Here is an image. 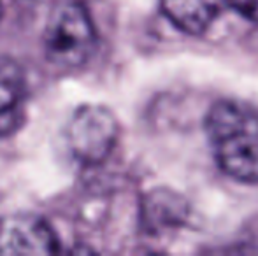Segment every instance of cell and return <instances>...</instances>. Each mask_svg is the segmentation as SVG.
<instances>
[{
    "mask_svg": "<svg viewBox=\"0 0 258 256\" xmlns=\"http://www.w3.org/2000/svg\"><path fill=\"white\" fill-rule=\"evenodd\" d=\"M206 132L221 170L239 183H258V113L239 100L209 109Z\"/></svg>",
    "mask_w": 258,
    "mask_h": 256,
    "instance_id": "cell-1",
    "label": "cell"
},
{
    "mask_svg": "<svg viewBox=\"0 0 258 256\" xmlns=\"http://www.w3.org/2000/svg\"><path fill=\"white\" fill-rule=\"evenodd\" d=\"M97 48V30L83 2L71 0L53 11L44 34L48 62L60 70L81 68Z\"/></svg>",
    "mask_w": 258,
    "mask_h": 256,
    "instance_id": "cell-2",
    "label": "cell"
},
{
    "mask_svg": "<svg viewBox=\"0 0 258 256\" xmlns=\"http://www.w3.org/2000/svg\"><path fill=\"white\" fill-rule=\"evenodd\" d=\"M119 137L116 116L104 106L79 107L67 127V142L76 160L97 165L112 153Z\"/></svg>",
    "mask_w": 258,
    "mask_h": 256,
    "instance_id": "cell-3",
    "label": "cell"
},
{
    "mask_svg": "<svg viewBox=\"0 0 258 256\" xmlns=\"http://www.w3.org/2000/svg\"><path fill=\"white\" fill-rule=\"evenodd\" d=\"M58 251L56 233L41 216L14 212L0 219V253L53 254Z\"/></svg>",
    "mask_w": 258,
    "mask_h": 256,
    "instance_id": "cell-4",
    "label": "cell"
},
{
    "mask_svg": "<svg viewBox=\"0 0 258 256\" xmlns=\"http://www.w3.org/2000/svg\"><path fill=\"white\" fill-rule=\"evenodd\" d=\"M27 120V77L14 60H0V139L11 137Z\"/></svg>",
    "mask_w": 258,
    "mask_h": 256,
    "instance_id": "cell-5",
    "label": "cell"
},
{
    "mask_svg": "<svg viewBox=\"0 0 258 256\" xmlns=\"http://www.w3.org/2000/svg\"><path fill=\"white\" fill-rule=\"evenodd\" d=\"M160 9L177 28L190 35H201L227 9L225 0H160Z\"/></svg>",
    "mask_w": 258,
    "mask_h": 256,
    "instance_id": "cell-6",
    "label": "cell"
},
{
    "mask_svg": "<svg viewBox=\"0 0 258 256\" xmlns=\"http://www.w3.org/2000/svg\"><path fill=\"white\" fill-rule=\"evenodd\" d=\"M143 225L151 233L176 230L186 221L188 209L183 198L167 190H155L143 200Z\"/></svg>",
    "mask_w": 258,
    "mask_h": 256,
    "instance_id": "cell-7",
    "label": "cell"
},
{
    "mask_svg": "<svg viewBox=\"0 0 258 256\" xmlns=\"http://www.w3.org/2000/svg\"><path fill=\"white\" fill-rule=\"evenodd\" d=\"M227 7L241 14L242 18L258 23V0H225Z\"/></svg>",
    "mask_w": 258,
    "mask_h": 256,
    "instance_id": "cell-8",
    "label": "cell"
},
{
    "mask_svg": "<svg viewBox=\"0 0 258 256\" xmlns=\"http://www.w3.org/2000/svg\"><path fill=\"white\" fill-rule=\"evenodd\" d=\"M2 9H4V7H2V0H0V18H2Z\"/></svg>",
    "mask_w": 258,
    "mask_h": 256,
    "instance_id": "cell-9",
    "label": "cell"
}]
</instances>
